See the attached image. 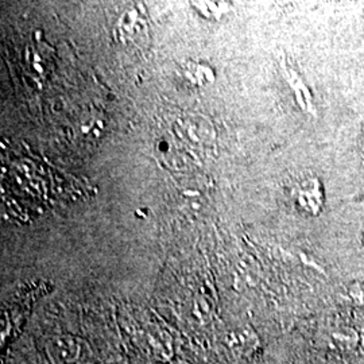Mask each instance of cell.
I'll return each instance as SVG.
<instances>
[{
  "instance_id": "obj_3",
  "label": "cell",
  "mask_w": 364,
  "mask_h": 364,
  "mask_svg": "<svg viewBox=\"0 0 364 364\" xmlns=\"http://www.w3.org/2000/svg\"><path fill=\"white\" fill-rule=\"evenodd\" d=\"M353 329H340L331 333V340L335 347L340 350H352L358 344V336Z\"/></svg>"
},
{
  "instance_id": "obj_2",
  "label": "cell",
  "mask_w": 364,
  "mask_h": 364,
  "mask_svg": "<svg viewBox=\"0 0 364 364\" xmlns=\"http://www.w3.org/2000/svg\"><path fill=\"white\" fill-rule=\"evenodd\" d=\"M227 344L235 353L242 356H250L258 350L259 338L254 332V329H232L227 336Z\"/></svg>"
},
{
  "instance_id": "obj_4",
  "label": "cell",
  "mask_w": 364,
  "mask_h": 364,
  "mask_svg": "<svg viewBox=\"0 0 364 364\" xmlns=\"http://www.w3.org/2000/svg\"><path fill=\"white\" fill-rule=\"evenodd\" d=\"M350 297H351L356 304L364 305V287H353L350 290Z\"/></svg>"
},
{
  "instance_id": "obj_1",
  "label": "cell",
  "mask_w": 364,
  "mask_h": 364,
  "mask_svg": "<svg viewBox=\"0 0 364 364\" xmlns=\"http://www.w3.org/2000/svg\"><path fill=\"white\" fill-rule=\"evenodd\" d=\"M46 352L52 364H84L90 356L87 343L73 335L50 338L46 346Z\"/></svg>"
}]
</instances>
